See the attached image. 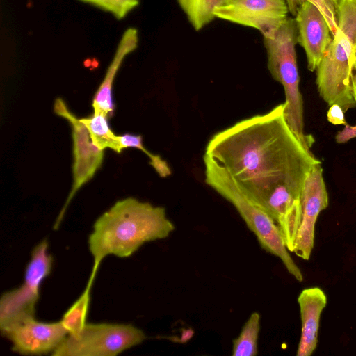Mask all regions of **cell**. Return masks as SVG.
I'll use <instances>...</instances> for the list:
<instances>
[{"label": "cell", "instance_id": "1", "mask_svg": "<svg viewBox=\"0 0 356 356\" xmlns=\"http://www.w3.org/2000/svg\"><path fill=\"white\" fill-rule=\"evenodd\" d=\"M284 108L280 104L218 132L208 142L204 158L230 175L241 192L273 220L292 250L305 179L322 163L293 132Z\"/></svg>", "mask_w": 356, "mask_h": 356}, {"label": "cell", "instance_id": "2", "mask_svg": "<svg viewBox=\"0 0 356 356\" xmlns=\"http://www.w3.org/2000/svg\"><path fill=\"white\" fill-rule=\"evenodd\" d=\"M175 229L164 207L134 197L118 200L96 220L89 235L93 266L86 286L91 288L106 257H129L144 243L165 238Z\"/></svg>", "mask_w": 356, "mask_h": 356}, {"label": "cell", "instance_id": "3", "mask_svg": "<svg viewBox=\"0 0 356 356\" xmlns=\"http://www.w3.org/2000/svg\"><path fill=\"white\" fill-rule=\"evenodd\" d=\"M337 29L316 70L320 97L344 112L356 108V0H337Z\"/></svg>", "mask_w": 356, "mask_h": 356}, {"label": "cell", "instance_id": "4", "mask_svg": "<svg viewBox=\"0 0 356 356\" xmlns=\"http://www.w3.org/2000/svg\"><path fill=\"white\" fill-rule=\"evenodd\" d=\"M298 31L294 17L286 20L268 37H263L267 67L272 77L283 86L286 122L304 146L310 149L314 140L304 132L303 100L299 89L296 45Z\"/></svg>", "mask_w": 356, "mask_h": 356}, {"label": "cell", "instance_id": "5", "mask_svg": "<svg viewBox=\"0 0 356 356\" xmlns=\"http://www.w3.org/2000/svg\"><path fill=\"white\" fill-rule=\"evenodd\" d=\"M205 183L229 202L266 252L278 257L287 271L302 282L301 270L291 258L280 229L273 220L255 206L238 188L230 175L204 158Z\"/></svg>", "mask_w": 356, "mask_h": 356}, {"label": "cell", "instance_id": "6", "mask_svg": "<svg viewBox=\"0 0 356 356\" xmlns=\"http://www.w3.org/2000/svg\"><path fill=\"white\" fill-rule=\"evenodd\" d=\"M146 339L132 324L89 323L77 333L68 334L52 356H115Z\"/></svg>", "mask_w": 356, "mask_h": 356}, {"label": "cell", "instance_id": "7", "mask_svg": "<svg viewBox=\"0 0 356 356\" xmlns=\"http://www.w3.org/2000/svg\"><path fill=\"white\" fill-rule=\"evenodd\" d=\"M54 110L58 115L67 120L71 125L74 156L72 188L56 220L54 226L56 229L60 223L64 213L76 192L88 182L101 167L104 152L93 143L85 124L68 109L61 98L56 99Z\"/></svg>", "mask_w": 356, "mask_h": 356}, {"label": "cell", "instance_id": "8", "mask_svg": "<svg viewBox=\"0 0 356 356\" xmlns=\"http://www.w3.org/2000/svg\"><path fill=\"white\" fill-rule=\"evenodd\" d=\"M289 13L285 0H228L216 8L213 15L215 18L255 29L268 37L286 20Z\"/></svg>", "mask_w": 356, "mask_h": 356}, {"label": "cell", "instance_id": "9", "mask_svg": "<svg viewBox=\"0 0 356 356\" xmlns=\"http://www.w3.org/2000/svg\"><path fill=\"white\" fill-rule=\"evenodd\" d=\"M1 333L10 341L14 352L24 355H51L68 334L60 321L41 322L35 316L1 330Z\"/></svg>", "mask_w": 356, "mask_h": 356}, {"label": "cell", "instance_id": "10", "mask_svg": "<svg viewBox=\"0 0 356 356\" xmlns=\"http://www.w3.org/2000/svg\"><path fill=\"white\" fill-rule=\"evenodd\" d=\"M321 164L308 174L302 193V216L293 252L309 260L314 248L315 225L321 211L329 204L328 193Z\"/></svg>", "mask_w": 356, "mask_h": 356}, {"label": "cell", "instance_id": "11", "mask_svg": "<svg viewBox=\"0 0 356 356\" xmlns=\"http://www.w3.org/2000/svg\"><path fill=\"white\" fill-rule=\"evenodd\" d=\"M294 18L298 43L305 50L308 70L314 72L332 41L330 29L321 10L310 2L304 3Z\"/></svg>", "mask_w": 356, "mask_h": 356}, {"label": "cell", "instance_id": "12", "mask_svg": "<svg viewBox=\"0 0 356 356\" xmlns=\"http://www.w3.org/2000/svg\"><path fill=\"white\" fill-rule=\"evenodd\" d=\"M327 301L326 294L317 286L305 289L299 294L302 325L297 356H310L316 349L320 318Z\"/></svg>", "mask_w": 356, "mask_h": 356}, {"label": "cell", "instance_id": "13", "mask_svg": "<svg viewBox=\"0 0 356 356\" xmlns=\"http://www.w3.org/2000/svg\"><path fill=\"white\" fill-rule=\"evenodd\" d=\"M138 44V30L133 27L126 29L118 44L104 79L94 96L92 107L95 113H102L106 117L112 115V86L114 78L124 58L137 48Z\"/></svg>", "mask_w": 356, "mask_h": 356}, {"label": "cell", "instance_id": "14", "mask_svg": "<svg viewBox=\"0 0 356 356\" xmlns=\"http://www.w3.org/2000/svg\"><path fill=\"white\" fill-rule=\"evenodd\" d=\"M40 289L24 283L4 292L0 298V330L22 319L35 316Z\"/></svg>", "mask_w": 356, "mask_h": 356}, {"label": "cell", "instance_id": "15", "mask_svg": "<svg viewBox=\"0 0 356 356\" xmlns=\"http://www.w3.org/2000/svg\"><path fill=\"white\" fill-rule=\"evenodd\" d=\"M48 247L47 239H43L35 246L24 272V282L39 289L51 270L53 258L48 252Z\"/></svg>", "mask_w": 356, "mask_h": 356}, {"label": "cell", "instance_id": "16", "mask_svg": "<svg viewBox=\"0 0 356 356\" xmlns=\"http://www.w3.org/2000/svg\"><path fill=\"white\" fill-rule=\"evenodd\" d=\"M108 117L102 113H93L88 118L80 120L88 129L93 143L101 150L109 148L120 153L122 148L118 140V136L111 130L107 120Z\"/></svg>", "mask_w": 356, "mask_h": 356}, {"label": "cell", "instance_id": "17", "mask_svg": "<svg viewBox=\"0 0 356 356\" xmlns=\"http://www.w3.org/2000/svg\"><path fill=\"white\" fill-rule=\"evenodd\" d=\"M260 323V314L252 312L243 325L239 335L232 341V356H255L258 354Z\"/></svg>", "mask_w": 356, "mask_h": 356}, {"label": "cell", "instance_id": "18", "mask_svg": "<svg viewBox=\"0 0 356 356\" xmlns=\"http://www.w3.org/2000/svg\"><path fill=\"white\" fill-rule=\"evenodd\" d=\"M228 0H177L193 29L198 31L214 18V10Z\"/></svg>", "mask_w": 356, "mask_h": 356}, {"label": "cell", "instance_id": "19", "mask_svg": "<svg viewBox=\"0 0 356 356\" xmlns=\"http://www.w3.org/2000/svg\"><path fill=\"white\" fill-rule=\"evenodd\" d=\"M91 288L86 286L79 298L64 313L60 322L68 334L77 333L86 324Z\"/></svg>", "mask_w": 356, "mask_h": 356}, {"label": "cell", "instance_id": "20", "mask_svg": "<svg viewBox=\"0 0 356 356\" xmlns=\"http://www.w3.org/2000/svg\"><path fill=\"white\" fill-rule=\"evenodd\" d=\"M118 140L122 149L127 147H134L144 152L149 159V164L161 177H167L171 175V169L168 163L160 156L153 154L144 147L140 136L125 134L118 136Z\"/></svg>", "mask_w": 356, "mask_h": 356}, {"label": "cell", "instance_id": "21", "mask_svg": "<svg viewBox=\"0 0 356 356\" xmlns=\"http://www.w3.org/2000/svg\"><path fill=\"white\" fill-rule=\"evenodd\" d=\"M289 13L293 17L298 9L305 2L314 4L322 13L325 17L331 33L333 35L337 29L336 17L337 0H285Z\"/></svg>", "mask_w": 356, "mask_h": 356}, {"label": "cell", "instance_id": "22", "mask_svg": "<svg viewBox=\"0 0 356 356\" xmlns=\"http://www.w3.org/2000/svg\"><path fill=\"white\" fill-rule=\"evenodd\" d=\"M111 13L117 19L124 18L139 3V0H79Z\"/></svg>", "mask_w": 356, "mask_h": 356}, {"label": "cell", "instance_id": "23", "mask_svg": "<svg viewBox=\"0 0 356 356\" xmlns=\"http://www.w3.org/2000/svg\"><path fill=\"white\" fill-rule=\"evenodd\" d=\"M342 108L337 104L330 106L327 112V121L334 125H346L348 124Z\"/></svg>", "mask_w": 356, "mask_h": 356}, {"label": "cell", "instance_id": "24", "mask_svg": "<svg viewBox=\"0 0 356 356\" xmlns=\"http://www.w3.org/2000/svg\"><path fill=\"white\" fill-rule=\"evenodd\" d=\"M353 138H356V124L345 125L343 129L339 131L335 136L336 142L339 144L347 143Z\"/></svg>", "mask_w": 356, "mask_h": 356}]
</instances>
